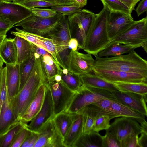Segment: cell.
<instances>
[{
    "instance_id": "obj_61",
    "label": "cell",
    "mask_w": 147,
    "mask_h": 147,
    "mask_svg": "<svg viewBox=\"0 0 147 147\" xmlns=\"http://www.w3.org/2000/svg\"><path fill=\"white\" fill-rule=\"evenodd\" d=\"M63 0L66 1H67V2L74 3V1H73V0Z\"/></svg>"
},
{
    "instance_id": "obj_5",
    "label": "cell",
    "mask_w": 147,
    "mask_h": 147,
    "mask_svg": "<svg viewBox=\"0 0 147 147\" xmlns=\"http://www.w3.org/2000/svg\"><path fill=\"white\" fill-rule=\"evenodd\" d=\"M105 98L116 100L110 91L83 84L75 92L65 111L76 113L85 107Z\"/></svg>"
},
{
    "instance_id": "obj_13",
    "label": "cell",
    "mask_w": 147,
    "mask_h": 147,
    "mask_svg": "<svg viewBox=\"0 0 147 147\" xmlns=\"http://www.w3.org/2000/svg\"><path fill=\"white\" fill-rule=\"evenodd\" d=\"M38 133V138L34 147H64L63 139L57 130L52 118Z\"/></svg>"
},
{
    "instance_id": "obj_43",
    "label": "cell",
    "mask_w": 147,
    "mask_h": 147,
    "mask_svg": "<svg viewBox=\"0 0 147 147\" xmlns=\"http://www.w3.org/2000/svg\"><path fill=\"white\" fill-rule=\"evenodd\" d=\"M102 147H121L120 142L111 133L106 131L102 136Z\"/></svg>"
},
{
    "instance_id": "obj_22",
    "label": "cell",
    "mask_w": 147,
    "mask_h": 147,
    "mask_svg": "<svg viewBox=\"0 0 147 147\" xmlns=\"http://www.w3.org/2000/svg\"><path fill=\"white\" fill-rule=\"evenodd\" d=\"M111 110L115 117H127L133 118L140 124L146 122L145 116L115 100H111Z\"/></svg>"
},
{
    "instance_id": "obj_27",
    "label": "cell",
    "mask_w": 147,
    "mask_h": 147,
    "mask_svg": "<svg viewBox=\"0 0 147 147\" xmlns=\"http://www.w3.org/2000/svg\"><path fill=\"white\" fill-rule=\"evenodd\" d=\"M138 47L137 46L123 45L113 41L104 49L98 53V56L100 57H107L120 55L128 53Z\"/></svg>"
},
{
    "instance_id": "obj_44",
    "label": "cell",
    "mask_w": 147,
    "mask_h": 147,
    "mask_svg": "<svg viewBox=\"0 0 147 147\" xmlns=\"http://www.w3.org/2000/svg\"><path fill=\"white\" fill-rule=\"evenodd\" d=\"M26 125L18 134L11 147H21L26 138L32 134L33 132L29 129Z\"/></svg>"
},
{
    "instance_id": "obj_52",
    "label": "cell",
    "mask_w": 147,
    "mask_h": 147,
    "mask_svg": "<svg viewBox=\"0 0 147 147\" xmlns=\"http://www.w3.org/2000/svg\"><path fill=\"white\" fill-rule=\"evenodd\" d=\"M124 4L132 11L134 10V7L137 3L140 0H119Z\"/></svg>"
},
{
    "instance_id": "obj_10",
    "label": "cell",
    "mask_w": 147,
    "mask_h": 147,
    "mask_svg": "<svg viewBox=\"0 0 147 147\" xmlns=\"http://www.w3.org/2000/svg\"><path fill=\"white\" fill-rule=\"evenodd\" d=\"M106 131L112 134L121 143L124 139L130 135L140 134V125L132 118L122 117L116 118Z\"/></svg>"
},
{
    "instance_id": "obj_36",
    "label": "cell",
    "mask_w": 147,
    "mask_h": 147,
    "mask_svg": "<svg viewBox=\"0 0 147 147\" xmlns=\"http://www.w3.org/2000/svg\"><path fill=\"white\" fill-rule=\"evenodd\" d=\"M11 33L15 36H16L22 38L29 42L44 49L48 52L43 43L40 41L35 34L29 33L23 29H21L18 28H16L15 31H11Z\"/></svg>"
},
{
    "instance_id": "obj_57",
    "label": "cell",
    "mask_w": 147,
    "mask_h": 147,
    "mask_svg": "<svg viewBox=\"0 0 147 147\" xmlns=\"http://www.w3.org/2000/svg\"><path fill=\"white\" fill-rule=\"evenodd\" d=\"M26 1V0H13L12 2L24 6V3Z\"/></svg>"
},
{
    "instance_id": "obj_34",
    "label": "cell",
    "mask_w": 147,
    "mask_h": 147,
    "mask_svg": "<svg viewBox=\"0 0 147 147\" xmlns=\"http://www.w3.org/2000/svg\"><path fill=\"white\" fill-rule=\"evenodd\" d=\"M14 39L17 50L16 64L20 65L30 55L32 51L31 43L19 36H15Z\"/></svg>"
},
{
    "instance_id": "obj_20",
    "label": "cell",
    "mask_w": 147,
    "mask_h": 147,
    "mask_svg": "<svg viewBox=\"0 0 147 147\" xmlns=\"http://www.w3.org/2000/svg\"><path fill=\"white\" fill-rule=\"evenodd\" d=\"M83 84L86 86L106 90L111 92L119 90L113 83L109 82L94 74L80 75Z\"/></svg>"
},
{
    "instance_id": "obj_33",
    "label": "cell",
    "mask_w": 147,
    "mask_h": 147,
    "mask_svg": "<svg viewBox=\"0 0 147 147\" xmlns=\"http://www.w3.org/2000/svg\"><path fill=\"white\" fill-rule=\"evenodd\" d=\"M72 38L68 20L67 16H63L60 19L58 30L50 38L57 41L68 44Z\"/></svg>"
},
{
    "instance_id": "obj_47",
    "label": "cell",
    "mask_w": 147,
    "mask_h": 147,
    "mask_svg": "<svg viewBox=\"0 0 147 147\" xmlns=\"http://www.w3.org/2000/svg\"><path fill=\"white\" fill-rule=\"evenodd\" d=\"M38 137V133L33 132L31 135L26 138L21 147H34Z\"/></svg>"
},
{
    "instance_id": "obj_54",
    "label": "cell",
    "mask_w": 147,
    "mask_h": 147,
    "mask_svg": "<svg viewBox=\"0 0 147 147\" xmlns=\"http://www.w3.org/2000/svg\"><path fill=\"white\" fill-rule=\"evenodd\" d=\"M36 0L45 1L59 3L63 4L64 5H69L75 4L74 3L67 2L63 0Z\"/></svg>"
},
{
    "instance_id": "obj_32",
    "label": "cell",
    "mask_w": 147,
    "mask_h": 147,
    "mask_svg": "<svg viewBox=\"0 0 147 147\" xmlns=\"http://www.w3.org/2000/svg\"><path fill=\"white\" fill-rule=\"evenodd\" d=\"M35 61L34 53L32 49L30 56L19 65L20 80L19 91L22 89L28 79L34 66Z\"/></svg>"
},
{
    "instance_id": "obj_14",
    "label": "cell",
    "mask_w": 147,
    "mask_h": 147,
    "mask_svg": "<svg viewBox=\"0 0 147 147\" xmlns=\"http://www.w3.org/2000/svg\"><path fill=\"white\" fill-rule=\"evenodd\" d=\"M32 14L30 10L24 6L12 2L0 1V18L14 26Z\"/></svg>"
},
{
    "instance_id": "obj_39",
    "label": "cell",
    "mask_w": 147,
    "mask_h": 147,
    "mask_svg": "<svg viewBox=\"0 0 147 147\" xmlns=\"http://www.w3.org/2000/svg\"><path fill=\"white\" fill-rule=\"evenodd\" d=\"M7 98L5 66L0 72V115L4 105Z\"/></svg>"
},
{
    "instance_id": "obj_42",
    "label": "cell",
    "mask_w": 147,
    "mask_h": 147,
    "mask_svg": "<svg viewBox=\"0 0 147 147\" xmlns=\"http://www.w3.org/2000/svg\"><path fill=\"white\" fill-rule=\"evenodd\" d=\"M57 5H64L59 3L36 0H26L24 4V6L29 9L40 7H52Z\"/></svg>"
},
{
    "instance_id": "obj_56",
    "label": "cell",
    "mask_w": 147,
    "mask_h": 147,
    "mask_svg": "<svg viewBox=\"0 0 147 147\" xmlns=\"http://www.w3.org/2000/svg\"><path fill=\"white\" fill-rule=\"evenodd\" d=\"M140 133L144 132L147 133V123L146 122L140 124Z\"/></svg>"
},
{
    "instance_id": "obj_30",
    "label": "cell",
    "mask_w": 147,
    "mask_h": 147,
    "mask_svg": "<svg viewBox=\"0 0 147 147\" xmlns=\"http://www.w3.org/2000/svg\"><path fill=\"white\" fill-rule=\"evenodd\" d=\"M26 124L21 121L18 122L0 135V147H11L18 134Z\"/></svg>"
},
{
    "instance_id": "obj_40",
    "label": "cell",
    "mask_w": 147,
    "mask_h": 147,
    "mask_svg": "<svg viewBox=\"0 0 147 147\" xmlns=\"http://www.w3.org/2000/svg\"><path fill=\"white\" fill-rule=\"evenodd\" d=\"M51 9L57 13L68 16L79 11L82 9L81 8H80L75 4L69 5L56 6L51 7Z\"/></svg>"
},
{
    "instance_id": "obj_55",
    "label": "cell",
    "mask_w": 147,
    "mask_h": 147,
    "mask_svg": "<svg viewBox=\"0 0 147 147\" xmlns=\"http://www.w3.org/2000/svg\"><path fill=\"white\" fill-rule=\"evenodd\" d=\"M75 4L79 7L82 8L87 4V0H73Z\"/></svg>"
},
{
    "instance_id": "obj_58",
    "label": "cell",
    "mask_w": 147,
    "mask_h": 147,
    "mask_svg": "<svg viewBox=\"0 0 147 147\" xmlns=\"http://www.w3.org/2000/svg\"><path fill=\"white\" fill-rule=\"evenodd\" d=\"M6 36V34H0V47Z\"/></svg>"
},
{
    "instance_id": "obj_2",
    "label": "cell",
    "mask_w": 147,
    "mask_h": 147,
    "mask_svg": "<svg viewBox=\"0 0 147 147\" xmlns=\"http://www.w3.org/2000/svg\"><path fill=\"white\" fill-rule=\"evenodd\" d=\"M95 57L93 69L133 73L147 76V61L134 50L126 55Z\"/></svg>"
},
{
    "instance_id": "obj_9",
    "label": "cell",
    "mask_w": 147,
    "mask_h": 147,
    "mask_svg": "<svg viewBox=\"0 0 147 147\" xmlns=\"http://www.w3.org/2000/svg\"><path fill=\"white\" fill-rule=\"evenodd\" d=\"M131 13L119 11L109 12L107 23L109 40L113 41L125 31L134 22Z\"/></svg>"
},
{
    "instance_id": "obj_45",
    "label": "cell",
    "mask_w": 147,
    "mask_h": 147,
    "mask_svg": "<svg viewBox=\"0 0 147 147\" xmlns=\"http://www.w3.org/2000/svg\"><path fill=\"white\" fill-rule=\"evenodd\" d=\"M30 9L33 15L44 18L53 17L57 15L58 13L54 10L51 9L34 8Z\"/></svg>"
},
{
    "instance_id": "obj_1",
    "label": "cell",
    "mask_w": 147,
    "mask_h": 147,
    "mask_svg": "<svg viewBox=\"0 0 147 147\" xmlns=\"http://www.w3.org/2000/svg\"><path fill=\"white\" fill-rule=\"evenodd\" d=\"M34 54L35 64L28 79L22 89L10 100L18 122L34 99L40 86L47 81L42 67L40 56L36 53Z\"/></svg>"
},
{
    "instance_id": "obj_29",
    "label": "cell",
    "mask_w": 147,
    "mask_h": 147,
    "mask_svg": "<svg viewBox=\"0 0 147 147\" xmlns=\"http://www.w3.org/2000/svg\"><path fill=\"white\" fill-rule=\"evenodd\" d=\"M59 74L61 76V82L69 89L76 92L82 86L80 75L76 74L67 69H62Z\"/></svg>"
},
{
    "instance_id": "obj_31",
    "label": "cell",
    "mask_w": 147,
    "mask_h": 147,
    "mask_svg": "<svg viewBox=\"0 0 147 147\" xmlns=\"http://www.w3.org/2000/svg\"><path fill=\"white\" fill-rule=\"evenodd\" d=\"M36 35L43 43L47 50L51 55L53 59L60 66L57 60L58 53L65 49L69 48L68 44L59 42L51 38Z\"/></svg>"
},
{
    "instance_id": "obj_7",
    "label": "cell",
    "mask_w": 147,
    "mask_h": 147,
    "mask_svg": "<svg viewBox=\"0 0 147 147\" xmlns=\"http://www.w3.org/2000/svg\"><path fill=\"white\" fill-rule=\"evenodd\" d=\"M128 45L142 47L147 43V17L134 22L113 40Z\"/></svg>"
},
{
    "instance_id": "obj_6",
    "label": "cell",
    "mask_w": 147,
    "mask_h": 147,
    "mask_svg": "<svg viewBox=\"0 0 147 147\" xmlns=\"http://www.w3.org/2000/svg\"><path fill=\"white\" fill-rule=\"evenodd\" d=\"M96 15L88 10L83 9L67 16L72 37H75L78 41V49L84 47L87 34Z\"/></svg>"
},
{
    "instance_id": "obj_62",
    "label": "cell",
    "mask_w": 147,
    "mask_h": 147,
    "mask_svg": "<svg viewBox=\"0 0 147 147\" xmlns=\"http://www.w3.org/2000/svg\"><path fill=\"white\" fill-rule=\"evenodd\" d=\"M3 1L7 2H11L13 0H1Z\"/></svg>"
},
{
    "instance_id": "obj_63",
    "label": "cell",
    "mask_w": 147,
    "mask_h": 147,
    "mask_svg": "<svg viewBox=\"0 0 147 147\" xmlns=\"http://www.w3.org/2000/svg\"><path fill=\"white\" fill-rule=\"evenodd\" d=\"M1 0H0V1H1Z\"/></svg>"
},
{
    "instance_id": "obj_3",
    "label": "cell",
    "mask_w": 147,
    "mask_h": 147,
    "mask_svg": "<svg viewBox=\"0 0 147 147\" xmlns=\"http://www.w3.org/2000/svg\"><path fill=\"white\" fill-rule=\"evenodd\" d=\"M109 11L103 7L97 14L86 35L85 46L82 49L95 56L111 42L109 39L107 23Z\"/></svg>"
},
{
    "instance_id": "obj_41",
    "label": "cell",
    "mask_w": 147,
    "mask_h": 147,
    "mask_svg": "<svg viewBox=\"0 0 147 147\" xmlns=\"http://www.w3.org/2000/svg\"><path fill=\"white\" fill-rule=\"evenodd\" d=\"M111 100H113L108 98H105L92 104L104 113L109 115L112 119L115 117L111 111Z\"/></svg>"
},
{
    "instance_id": "obj_28",
    "label": "cell",
    "mask_w": 147,
    "mask_h": 147,
    "mask_svg": "<svg viewBox=\"0 0 147 147\" xmlns=\"http://www.w3.org/2000/svg\"><path fill=\"white\" fill-rule=\"evenodd\" d=\"M100 112H103L96 106L91 104L76 113L80 114L83 116V133H88L93 130L95 117Z\"/></svg>"
},
{
    "instance_id": "obj_48",
    "label": "cell",
    "mask_w": 147,
    "mask_h": 147,
    "mask_svg": "<svg viewBox=\"0 0 147 147\" xmlns=\"http://www.w3.org/2000/svg\"><path fill=\"white\" fill-rule=\"evenodd\" d=\"M13 26L10 22L0 18V34H6Z\"/></svg>"
},
{
    "instance_id": "obj_26",
    "label": "cell",
    "mask_w": 147,
    "mask_h": 147,
    "mask_svg": "<svg viewBox=\"0 0 147 147\" xmlns=\"http://www.w3.org/2000/svg\"><path fill=\"white\" fill-rule=\"evenodd\" d=\"M42 67L48 82L54 80L55 76L62 69L50 54L40 56Z\"/></svg>"
},
{
    "instance_id": "obj_18",
    "label": "cell",
    "mask_w": 147,
    "mask_h": 147,
    "mask_svg": "<svg viewBox=\"0 0 147 147\" xmlns=\"http://www.w3.org/2000/svg\"><path fill=\"white\" fill-rule=\"evenodd\" d=\"M6 83L9 100L18 93L20 84V65H6Z\"/></svg>"
},
{
    "instance_id": "obj_46",
    "label": "cell",
    "mask_w": 147,
    "mask_h": 147,
    "mask_svg": "<svg viewBox=\"0 0 147 147\" xmlns=\"http://www.w3.org/2000/svg\"><path fill=\"white\" fill-rule=\"evenodd\" d=\"M138 135L131 134L121 142V147H139L138 142Z\"/></svg>"
},
{
    "instance_id": "obj_24",
    "label": "cell",
    "mask_w": 147,
    "mask_h": 147,
    "mask_svg": "<svg viewBox=\"0 0 147 147\" xmlns=\"http://www.w3.org/2000/svg\"><path fill=\"white\" fill-rule=\"evenodd\" d=\"M102 136L92 130L83 133L78 138L73 147H102Z\"/></svg>"
},
{
    "instance_id": "obj_53",
    "label": "cell",
    "mask_w": 147,
    "mask_h": 147,
    "mask_svg": "<svg viewBox=\"0 0 147 147\" xmlns=\"http://www.w3.org/2000/svg\"><path fill=\"white\" fill-rule=\"evenodd\" d=\"M78 46V41L76 38H71L68 42L69 48L74 51H77Z\"/></svg>"
},
{
    "instance_id": "obj_8",
    "label": "cell",
    "mask_w": 147,
    "mask_h": 147,
    "mask_svg": "<svg viewBox=\"0 0 147 147\" xmlns=\"http://www.w3.org/2000/svg\"><path fill=\"white\" fill-rule=\"evenodd\" d=\"M53 104L54 115L65 111L76 92L71 91L61 81L49 82Z\"/></svg>"
},
{
    "instance_id": "obj_21",
    "label": "cell",
    "mask_w": 147,
    "mask_h": 147,
    "mask_svg": "<svg viewBox=\"0 0 147 147\" xmlns=\"http://www.w3.org/2000/svg\"><path fill=\"white\" fill-rule=\"evenodd\" d=\"M17 50L14 38L5 39L0 47V58L6 65L16 64Z\"/></svg>"
},
{
    "instance_id": "obj_4",
    "label": "cell",
    "mask_w": 147,
    "mask_h": 147,
    "mask_svg": "<svg viewBox=\"0 0 147 147\" xmlns=\"http://www.w3.org/2000/svg\"><path fill=\"white\" fill-rule=\"evenodd\" d=\"M63 16L58 13L54 17L44 18L32 14L13 27H21L22 29L29 33L50 38L57 31L60 20Z\"/></svg>"
},
{
    "instance_id": "obj_17",
    "label": "cell",
    "mask_w": 147,
    "mask_h": 147,
    "mask_svg": "<svg viewBox=\"0 0 147 147\" xmlns=\"http://www.w3.org/2000/svg\"><path fill=\"white\" fill-rule=\"evenodd\" d=\"M47 82L40 86L34 99L20 118L19 121L25 123L30 121L39 112L44 101Z\"/></svg>"
},
{
    "instance_id": "obj_60",
    "label": "cell",
    "mask_w": 147,
    "mask_h": 147,
    "mask_svg": "<svg viewBox=\"0 0 147 147\" xmlns=\"http://www.w3.org/2000/svg\"><path fill=\"white\" fill-rule=\"evenodd\" d=\"M4 62L0 58V72L3 68V66Z\"/></svg>"
},
{
    "instance_id": "obj_19",
    "label": "cell",
    "mask_w": 147,
    "mask_h": 147,
    "mask_svg": "<svg viewBox=\"0 0 147 147\" xmlns=\"http://www.w3.org/2000/svg\"><path fill=\"white\" fill-rule=\"evenodd\" d=\"M73 121L67 134L63 140L64 147H73L78 138L83 133V118L79 113L72 114Z\"/></svg>"
},
{
    "instance_id": "obj_16",
    "label": "cell",
    "mask_w": 147,
    "mask_h": 147,
    "mask_svg": "<svg viewBox=\"0 0 147 147\" xmlns=\"http://www.w3.org/2000/svg\"><path fill=\"white\" fill-rule=\"evenodd\" d=\"M94 74L111 83H141L147 82V76L133 73L93 69Z\"/></svg>"
},
{
    "instance_id": "obj_23",
    "label": "cell",
    "mask_w": 147,
    "mask_h": 147,
    "mask_svg": "<svg viewBox=\"0 0 147 147\" xmlns=\"http://www.w3.org/2000/svg\"><path fill=\"white\" fill-rule=\"evenodd\" d=\"M18 122L15 117L10 101L9 100L8 98L0 115V135L5 132Z\"/></svg>"
},
{
    "instance_id": "obj_38",
    "label": "cell",
    "mask_w": 147,
    "mask_h": 147,
    "mask_svg": "<svg viewBox=\"0 0 147 147\" xmlns=\"http://www.w3.org/2000/svg\"><path fill=\"white\" fill-rule=\"evenodd\" d=\"M111 119L108 115L102 112H99L96 116L94 122L93 130L99 132L107 130L110 127V120Z\"/></svg>"
},
{
    "instance_id": "obj_37",
    "label": "cell",
    "mask_w": 147,
    "mask_h": 147,
    "mask_svg": "<svg viewBox=\"0 0 147 147\" xmlns=\"http://www.w3.org/2000/svg\"><path fill=\"white\" fill-rule=\"evenodd\" d=\"M104 7L110 12L119 11L131 13L132 11L124 4L119 0H100Z\"/></svg>"
},
{
    "instance_id": "obj_11",
    "label": "cell",
    "mask_w": 147,
    "mask_h": 147,
    "mask_svg": "<svg viewBox=\"0 0 147 147\" xmlns=\"http://www.w3.org/2000/svg\"><path fill=\"white\" fill-rule=\"evenodd\" d=\"M54 115L53 104L51 93L47 82V88L42 107L26 127L31 131L38 132Z\"/></svg>"
},
{
    "instance_id": "obj_50",
    "label": "cell",
    "mask_w": 147,
    "mask_h": 147,
    "mask_svg": "<svg viewBox=\"0 0 147 147\" xmlns=\"http://www.w3.org/2000/svg\"><path fill=\"white\" fill-rule=\"evenodd\" d=\"M141 135L138 139L139 147H147V133L141 132Z\"/></svg>"
},
{
    "instance_id": "obj_49",
    "label": "cell",
    "mask_w": 147,
    "mask_h": 147,
    "mask_svg": "<svg viewBox=\"0 0 147 147\" xmlns=\"http://www.w3.org/2000/svg\"><path fill=\"white\" fill-rule=\"evenodd\" d=\"M147 10V0H141L138 4L135 11L138 17Z\"/></svg>"
},
{
    "instance_id": "obj_35",
    "label": "cell",
    "mask_w": 147,
    "mask_h": 147,
    "mask_svg": "<svg viewBox=\"0 0 147 147\" xmlns=\"http://www.w3.org/2000/svg\"><path fill=\"white\" fill-rule=\"evenodd\" d=\"M119 90L125 92L134 93L147 96V82L141 83H115Z\"/></svg>"
},
{
    "instance_id": "obj_12",
    "label": "cell",
    "mask_w": 147,
    "mask_h": 147,
    "mask_svg": "<svg viewBox=\"0 0 147 147\" xmlns=\"http://www.w3.org/2000/svg\"><path fill=\"white\" fill-rule=\"evenodd\" d=\"M94 61L91 54L71 50L68 57L67 69L79 75L91 74L93 72Z\"/></svg>"
},
{
    "instance_id": "obj_15",
    "label": "cell",
    "mask_w": 147,
    "mask_h": 147,
    "mask_svg": "<svg viewBox=\"0 0 147 147\" xmlns=\"http://www.w3.org/2000/svg\"><path fill=\"white\" fill-rule=\"evenodd\" d=\"M111 92L116 101L141 115L147 117V96L119 90Z\"/></svg>"
},
{
    "instance_id": "obj_25",
    "label": "cell",
    "mask_w": 147,
    "mask_h": 147,
    "mask_svg": "<svg viewBox=\"0 0 147 147\" xmlns=\"http://www.w3.org/2000/svg\"><path fill=\"white\" fill-rule=\"evenodd\" d=\"M52 120L57 130L63 140L72 124V114L63 111L54 115Z\"/></svg>"
},
{
    "instance_id": "obj_59",
    "label": "cell",
    "mask_w": 147,
    "mask_h": 147,
    "mask_svg": "<svg viewBox=\"0 0 147 147\" xmlns=\"http://www.w3.org/2000/svg\"><path fill=\"white\" fill-rule=\"evenodd\" d=\"M54 80L57 82H60L61 80V76L59 74L56 75L55 77Z\"/></svg>"
},
{
    "instance_id": "obj_51",
    "label": "cell",
    "mask_w": 147,
    "mask_h": 147,
    "mask_svg": "<svg viewBox=\"0 0 147 147\" xmlns=\"http://www.w3.org/2000/svg\"><path fill=\"white\" fill-rule=\"evenodd\" d=\"M31 43L32 49L34 53L40 55V56L46 54H50L48 52L44 49L37 46Z\"/></svg>"
}]
</instances>
